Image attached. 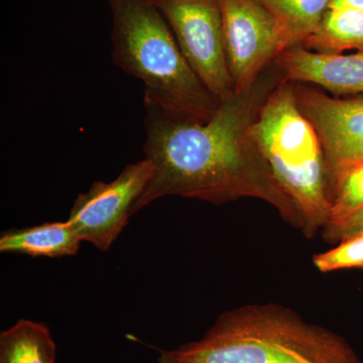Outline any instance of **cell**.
<instances>
[{"label": "cell", "mask_w": 363, "mask_h": 363, "mask_svg": "<svg viewBox=\"0 0 363 363\" xmlns=\"http://www.w3.org/2000/svg\"><path fill=\"white\" fill-rule=\"evenodd\" d=\"M267 69L250 90L234 92L220 102L205 123L177 121L145 105L143 152L154 166V174L133 214L169 196L215 205L252 198L271 205L300 230L295 207L250 135L260 106L283 79L279 69Z\"/></svg>", "instance_id": "obj_1"}, {"label": "cell", "mask_w": 363, "mask_h": 363, "mask_svg": "<svg viewBox=\"0 0 363 363\" xmlns=\"http://www.w3.org/2000/svg\"><path fill=\"white\" fill-rule=\"evenodd\" d=\"M169 352L185 363H362L342 336L272 303L229 310Z\"/></svg>", "instance_id": "obj_2"}, {"label": "cell", "mask_w": 363, "mask_h": 363, "mask_svg": "<svg viewBox=\"0 0 363 363\" xmlns=\"http://www.w3.org/2000/svg\"><path fill=\"white\" fill-rule=\"evenodd\" d=\"M112 59L145 87V105L177 121L205 123L219 102L184 57L168 23L150 0H107Z\"/></svg>", "instance_id": "obj_3"}, {"label": "cell", "mask_w": 363, "mask_h": 363, "mask_svg": "<svg viewBox=\"0 0 363 363\" xmlns=\"http://www.w3.org/2000/svg\"><path fill=\"white\" fill-rule=\"evenodd\" d=\"M250 135L295 207L301 233L314 238L330 218V180L321 140L298 107L295 83L281 79L269 93Z\"/></svg>", "instance_id": "obj_4"}, {"label": "cell", "mask_w": 363, "mask_h": 363, "mask_svg": "<svg viewBox=\"0 0 363 363\" xmlns=\"http://www.w3.org/2000/svg\"><path fill=\"white\" fill-rule=\"evenodd\" d=\"M159 9L184 57L220 102L233 94L224 49L221 0H150Z\"/></svg>", "instance_id": "obj_5"}, {"label": "cell", "mask_w": 363, "mask_h": 363, "mask_svg": "<svg viewBox=\"0 0 363 363\" xmlns=\"http://www.w3.org/2000/svg\"><path fill=\"white\" fill-rule=\"evenodd\" d=\"M224 49L235 93L250 90L288 42L281 23L260 0H221Z\"/></svg>", "instance_id": "obj_6"}, {"label": "cell", "mask_w": 363, "mask_h": 363, "mask_svg": "<svg viewBox=\"0 0 363 363\" xmlns=\"http://www.w3.org/2000/svg\"><path fill=\"white\" fill-rule=\"evenodd\" d=\"M152 174L154 166L145 157L126 166L109 183L95 182L77 196L67 220L82 241L107 252L128 225Z\"/></svg>", "instance_id": "obj_7"}, {"label": "cell", "mask_w": 363, "mask_h": 363, "mask_svg": "<svg viewBox=\"0 0 363 363\" xmlns=\"http://www.w3.org/2000/svg\"><path fill=\"white\" fill-rule=\"evenodd\" d=\"M295 93L321 140L328 172L363 160V96H329L304 83H295Z\"/></svg>", "instance_id": "obj_8"}, {"label": "cell", "mask_w": 363, "mask_h": 363, "mask_svg": "<svg viewBox=\"0 0 363 363\" xmlns=\"http://www.w3.org/2000/svg\"><path fill=\"white\" fill-rule=\"evenodd\" d=\"M274 64L284 80L318 86L336 97L363 94V51L323 54L298 45L281 52Z\"/></svg>", "instance_id": "obj_9"}, {"label": "cell", "mask_w": 363, "mask_h": 363, "mask_svg": "<svg viewBox=\"0 0 363 363\" xmlns=\"http://www.w3.org/2000/svg\"><path fill=\"white\" fill-rule=\"evenodd\" d=\"M82 242L68 220L47 222L4 231L0 235V252L59 259L77 255Z\"/></svg>", "instance_id": "obj_10"}, {"label": "cell", "mask_w": 363, "mask_h": 363, "mask_svg": "<svg viewBox=\"0 0 363 363\" xmlns=\"http://www.w3.org/2000/svg\"><path fill=\"white\" fill-rule=\"evenodd\" d=\"M305 48L323 54L363 51V6L333 0Z\"/></svg>", "instance_id": "obj_11"}, {"label": "cell", "mask_w": 363, "mask_h": 363, "mask_svg": "<svg viewBox=\"0 0 363 363\" xmlns=\"http://www.w3.org/2000/svg\"><path fill=\"white\" fill-rule=\"evenodd\" d=\"M56 343L49 327L21 319L0 334V363H55Z\"/></svg>", "instance_id": "obj_12"}, {"label": "cell", "mask_w": 363, "mask_h": 363, "mask_svg": "<svg viewBox=\"0 0 363 363\" xmlns=\"http://www.w3.org/2000/svg\"><path fill=\"white\" fill-rule=\"evenodd\" d=\"M276 16L288 48L303 45L317 30L333 0H260ZM286 48V49H288Z\"/></svg>", "instance_id": "obj_13"}, {"label": "cell", "mask_w": 363, "mask_h": 363, "mask_svg": "<svg viewBox=\"0 0 363 363\" xmlns=\"http://www.w3.org/2000/svg\"><path fill=\"white\" fill-rule=\"evenodd\" d=\"M331 211L328 224L336 223L363 208V160L346 162L329 171Z\"/></svg>", "instance_id": "obj_14"}, {"label": "cell", "mask_w": 363, "mask_h": 363, "mask_svg": "<svg viewBox=\"0 0 363 363\" xmlns=\"http://www.w3.org/2000/svg\"><path fill=\"white\" fill-rule=\"evenodd\" d=\"M313 264L323 274L342 269H363V231L339 241L337 247L317 253L313 257Z\"/></svg>", "instance_id": "obj_15"}, {"label": "cell", "mask_w": 363, "mask_h": 363, "mask_svg": "<svg viewBox=\"0 0 363 363\" xmlns=\"http://www.w3.org/2000/svg\"><path fill=\"white\" fill-rule=\"evenodd\" d=\"M362 231H363V208L355 213L351 214L350 216L346 217L343 220L325 226L322 233L325 240L335 243Z\"/></svg>", "instance_id": "obj_16"}, {"label": "cell", "mask_w": 363, "mask_h": 363, "mask_svg": "<svg viewBox=\"0 0 363 363\" xmlns=\"http://www.w3.org/2000/svg\"><path fill=\"white\" fill-rule=\"evenodd\" d=\"M159 363H185L177 359L169 351H162L159 357Z\"/></svg>", "instance_id": "obj_17"}]
</instances>
